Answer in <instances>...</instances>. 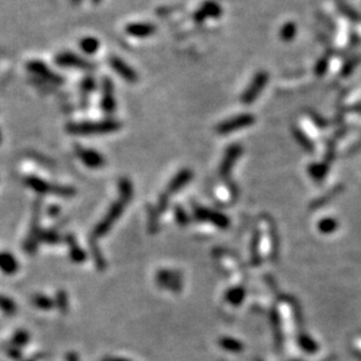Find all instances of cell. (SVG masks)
<instances>
[{"instance_id": "6da1fadb", "label": "cell", "mask_w": 361, "mask_h": 361, "mask_svg": "<svg viewBox=\"0 0 361 361\" xmlns=\"http://www.w3.org/2000/svg\"><path fill=\"white\" fill-rule=\"evenodd\" d=\"M120 189H121L120 200L112 205V208L109 209V211L107 212V215L103 217V219L98 224L97 228H95L93 231V239H98L102 237L103 235H106L107 232L110 230V228L113 227V224L115 223L117 219H119V217L123 211L124 206L127 205L129 200H130L132 189H131V184L129 183V180L127 179L121 180Z\"/></svg>"}, {"instance_id": "7a4b0ae2", "label": "cell", "mask_w": 361, "mask_h": 361, "mask_svg": "<svg viewBox=\"0 0 361 361\" xmlns=\"http://www.w3.org/2000/svg\"><path fill=\"white\" fill-rule=\"evenodd\" d=\"M121 127L115 120H103L98 122H75L68 124L67 130L74 135H94L107 134L117 130Z\"/></svg>"}, {"instance_id": "3957f363", "label": "cell", "mask_w": 361, "mask_h": 361, "mask_svg": "<svg viewBox=\"0 0 361 361\" xmlns=\"http://www.w3.org/2000/svg\"><path fill=\"white\" fill-rule=\"evenodd\" d=\"M25 183L26 186H28L31 189H33L39 194H53L64 197L73 196V195L75 194V190L72 189V188L50 184L47 183L46 180H43L39 177H34V176H29V177L26 178Z\"/></svg>"}, {"instance_id": "277c9868", "label": "cell", "mask_w": 361, "mask_h": 361, "mask_svg": "<svg viewBox=\"0 0 361 361\" xmlns=\"http://www.w3.org/2000/svg\"><path fill=\"white\" fill-rule=\"evenodd\" d=\"M27 69L29 73H32L39 81L51 83V84H61L64 82V79L57 73L50 69L49 66L43 64L42 61L32 60L27 64Z\"/></svg>"}, {"instance_id": "5b68a950", "label": "cell", "mask_w": 361, "mask_h": 361, "mask_svg": "<svg viewBox=\"0 0 361 361\" xmlns=\"http://www.w3.org/2000/svg\"><path fill=\"white\" fill-rule=\"evenodd\" d=\"M55 64L64 68H79L83 71H92L95 66L86 59L73 52H61L55 57Z\"/></svg>"}, {"instance_id": "8992f818", "label": "cell", "mask_w": 361, "mask_h": 361, "mask_svg": "<svg viewBox=\"0 0 361 361\" xmlns=\"http://www.w3.org/2000/svg\"><path fill=\"white\" fill-rule=\"evenodd\" d=\"M268 81V74L266 72L260 71L258 72L257 74L253 77L252 82L250 83V86L248 89H246L242 95V102L246 103H252L258 98V95L261 93V91L264 89L265 84L267 83Z\"/></svg>"}, {"instance_id": "52a82bcc", "label": "cell", "mask_w": 361, "mask_h": 361, "mask_svg": "<svg viewBox=\"0 0 361 361\" xmlns=\"http://www.w3.org/2000/svg\"><path fill=\"white\" fill-rule=\"evenodd\" d=\"M109 65L113 68V71L117 73L124 81H127L129 83L138 82L139 75L127 62H124L122 59L119 57H110L109 58Z\"/></svg>"}, {"instance_id": "ba28073f", "label": "cell", "mask_w": 361, "mask_h": 361, "mask_svg": "<svg viewBox=\"0 0 361 361\" xmlns=\"http://www.w3.org/2000/svg\"><path fill=\"white\" fill-rule=\"evenodd\" d=\"M253 122H255V119H253L251 114H243V115L236 116L234 119L227 120L225 122L220 123L218 128H217V131L220 132V134H227V132H231L238 130V129L251 126Z\"/></svg>"}, {"instance_id": "9c48e42d", "label": "cell", "mask_w": 361, "mask_h": 361, "mask_svg": "<svg viewBox=\"0 0 361 361\" xmlns=\"http://www.w3.org/2000/svg\"><path fill=\"white\" fill-rule=\"evenodd\" d=\"M102 110L107 114L114 113L116 107V101L114 98V84L109 77H103L102 80Z\"/></svg>"}, {"instance_id": "30bf717a", "label": "cell", "mask_w": 361, "mask_h": 361, "mask_svg": "<svg viewBox=\"0 0 361 361\" xmlns=\"http://www.w3.org/2000/svg\"><path fill=\"white\" fill-rule=\"evenodd\" d=\"M75 153L77 155V157L83 162V164L89 168H93V169L101 168L102 165L105 164L103 157L98 152H95V150L82 148V147L76 146Z\"/></svg>"}, {"instance_id": "8fae6325", "label": "cell", "mask_w": 361, "mask_h": 361, "mask_svg": "<svg viewBox=\"0 0 361 361\" xmlns=\"http://www.w3.org/2000/svg\"><path fill=\"white\" fill-rule=\"evenodd\" d=\"M222 14V9L218 4L212 2V0H208L203 5L201 6V9L195 13L194 19L197 23H203L206 18H219Z\"/></svg>"}, {"instance_id": "7c38bea8", "label": "cell", "mask_w": 361, "mask_h": 361, "mask_svg": "<svg viewBox=\"0 0 361 361\" xmlns=\"http://www.w3.org/2000/svg\"><path fill=\"white\" fill-rule=\"evenodd\" d=\"M126 33L135 38H147L156 32V26L149 23H132L126 26Z\"/></svg>"}, {"instance_id": "4fadbf2b", "label": "cell", "mask_w": 361, "mask_h": 361, "mask_svg": "<svg viewBox=\"0 0 361 361\" xmlns=\"http://www.w3.org/2000/svg\"><path fill=\"white\" fill-rule=\"evenodd\" d=\"M19 268V263L12 253L0 252V270L6 275L16 274Z\"/></svg>"}, {"instance_id": "5bb4252c", "label": "cell", "mask_w": 361, "mask_h": 361, "mask_svg": "<svg viewBox=\"0 0 361 361\" xmlns=\"http://www.w3.org/2000/svg\"><path fill=\"white\" fill-rule=\"evenodd\" d=\"M66 241H67L69 245V252H71L72 259L74 260L75 263H82V261L86 259V253L77 245L75 238L73 237V236H67Z\"/></svg>"}, {"instance_id": "9a60e30c", "label": "cell", "mask_w": 361, "mask_h": 361, "mask_svg": "<svg viewBox=\"0 0 361 361\" xmlns=\"http://www.w3.org/2000/svg\"><path fill=\"white\" fill-rule=\"evenodd\" d=\"M80 49L88 55L95 54L100 49V41L94 36H84L80 40Z\"/></svg>"}, {"instance_id": "2e32d148", "label": "cell", "mask_w": 361, "mask_h": 361, "mask_svg": "<svg viewBox=\"0 0 361 361\" xmlns=\"http://www.w3.org/2000/svg\"><path fill=\"white\" fill-rule=\"evenodd\" d=\"M297 34V25L293 21H289V23L284 24L281 28V38L283 41L289 42L291 40L294 39V36Z\"/></svg>"}, {"instance_id": "e0dca14e", "label": "cell", "mask_w": 361, "mask_h": 361, "mask_svg": "<svg viewBox=\"0 0 361 361\" xmlns=\"http://www.w3.org/2000/svg\"><path fill=\"white\" fill-rule=\"evenodd\" d=\"M198 215L200 217H204V218H208V220H211L217 225L225 228L228 225V219L225 217L220 215V213H216V212H209V211H198Z\"/></svg>"}, {"instance_id": "ac0fdd59", "label": "cell", "mask_w": 361, "mask_h": 361, "mask_svg": "<svg viewBox=\"0 0 361 361\" xmlns=\"http://www.w3.org/2000/svg\"><path fill=\"white\" fill-rule=\"evenodd\" d=\"M33 303L36 307L41 309H51L55 306V301L49 297L43 296V294H36V296L33 297Z\"/></svg>"}, {"instance_id": "d6986e66", "label": "cell", "mask_w": 361, "mask_h": 361, "mask_svg": "<svg viewBox=\"0 0 361 361\" xmlns=\"http://www.w3.org/2000/svg\"><path fill=\"white\" fill-rule=\"evenodd\" d=\"M0 311L5 312L6 314L12 315L17 311L16 303L13 300H11L10 298L0 296Z\"/></svg>"}, {"instance_id": "ffe728a7", "label": "cell", "mask_w": 361, "mask_h": 361, "mask_svg": "<svg viewBox=\"0 0 361 361\" xmlns=\"http://www.w3.org/2000/svg\"><path fill=\"white\" fill-rule=\"evenodd\" d=\"M60 241V236L55 231H41L39 236V242L47 243V244H57Z\"/></svg>"}, {"instance_id": "44dd1931", "label": "cell", "mask_w": 361, "mask_h": 361, "mask_svg": "<svg viewBox=\"0 0 361 361\" xmlns=\"http://www.w3.org/2000/svg\"><path fill=\"white\" fill-rule=\"evenodd\" d=\"M29 340V334L26 331H18L12 338V345L14 347H23Z\"/></svg>"}, {"instance_id": "7402d4cb", "label": "cell", "mask_w": 361, "mask_h": 361, "mask_svg": "<svg viewBox=\"0 0 361 361\" xmlns=\"http://www.w3.org/2000/svg\"><path fill=\"white\" fill-rule=\"evenodd\" d=\"M95 86H97V82H95L93 76H86L81 82V91H82L83 94L89 95L92 92L94 91Z\"/></svg>"}, {"instance_id": "603a6c76", "label": "cell", "mask_w": 361, "mask_h": 361, "mask_svg": "<svg viewBox=\"0 0 361 361\" xmlns=\"http://www.w3.org/2000/svg\"><path fill=\"white\" fill-rule=\"evenodd\" d=\"M220 345L225 349H228V351L231 352H241L243 348L241 342L236 341L234 339H223V340L220 341Z\"/></svg>"}, {"instance_id": "cb8c5ba5", "label": "cell", "mask_w": 361, "mask_h": 361, "mask_svg": "<svg viewBox=\"0 0 361 361\" xmlns=\"http://www.w3.org/2000/svg\"><path fill=\"white\" fill-rule=\"evenodd\" d=\"M55 305L57 306L62 309V311L66 312L67 311V308H68V299H67V296H66V293L65 292H58L57 294V300H55Z\"/></svg>"}, {"instance_id": "d4e9b609", "label": "cell", "mask_w": 361, "mask_h": 361, "mask_svg": "<svg viewBox=\"0 0 361 361\" xmlns=\"http://www.w3.org/2000/svg\"><path fill=\"white\" fill-rule=\"evenodd\" d=\"M299 342H300L301 347L306 349V351H308V352H315L317 346H315L314 342H313L309 338H307V337H300Z\"/></svg>"}, {"instance_id": "484cf974", "label": "cell", "mask_w": 361, "mask_h": 361, "mask_svg": "<svg viewBox=\"0 0 361 361\" xmlns=\"http://www.w3.org/2000/svg\"><path fill=\"white\" fill-rule=\"evenodd\" d=\"M327 65H329V60H327V58L320 59V60L317 62V65H315V74L317 75L325 74V72L327 69Z\"/></svg>"}, {"instance_id": "4316f807", "label": "cell", "mask_w": 361, "mask_h": 361, "mask_svg": "<svg viewBox=\"0 0 361 361\" xmlns=\"http://www.w3.org/2000/svg\"><path fill=\"white\" fill-rule=\"evenodd\" d=\"M243 296H244V292H243V290L236 289L235 291H231L229 296H228V299H229L231 303L237 304V303H239V301H241Z\"/></svg>"}, {"instance_id": "83f0119b", "label": "cell", "mask_w": 361, "mask_h": 361, "mask_svg": "<svg viewBox=\"0 0 361 361\" xmlns=\"http://www.w3.org/2000/svg\"><path fill=\"white\" fill-rule=\"evenodd\" d=\"M335 224L333 220H324V222L320 224V230L322 231H332L334 229Z\"/></svg>"}, {"instance_id": "f1b7e54d", "label": "cell", "mask_w": 361, "mask_h": 361, "mask_svg": "<svg viewBox=\"0 0 361 361\" xmlns=\"http://www.w3.org/2000/svg\"><path fill=\"white\" fill-rule=\"evenodd\" d=\"M7 353H9V355L11 356V358H13V359H20L21 358V354H20V351H18V348L17 347H13V348H10L9 351H7Z\"/></svg>"}, {"instance_id": "f546056e", "label": "cell", "mask_w": 361, "mask_h": 361, "mask_svg": "<svg viewBox=\"0 0 361 361\" xmlns=\"http://www.w3.org/2000/svg\"><path fill=\"white\" fill-rule=\"evenodd\" d=\"M66 361H79V356H77L76 353L71 352L66 356Z\"/></svg>"}, {"instance_id": "4dcf8cb0", "label": "cell", "mask_w": 361, "mask_h": 361, "mask_svg": "<svg viewBox=\"0 0 361 361\" xmlns=\"http://www.w3.org/2000/svg\"><path fill=\"white\" fill-rule=\"evenodd\" d=\"M71 2L74 4V5H77V4L81 3V0H71Z\"/></svg>"}, {"instance_id": "1f68e13d", "label": "cell", "mask_w": 361, "mask_h": 361, "mask_svg": "<svg viewBox=\"0 0 361 361\" xmlns=\"http://www.w3.org/2000/svg\"><path fill=\"white\" fill-rule=\"evenodd\" d=\"M109 361H128V360H124V359H110Z\"/></svg>"}, {"instance_id": "d6a6232c", "label": "cell", "mask_w": 361, "mask_h": 361, "mask_svg": "<svg viewBox=\"0 0 361 361\" xmlns=\"http://www.w3.org/2000/svg\"><path fill=\"white\" fill-rule=\"evenodd\" d=\"M92 2H93V3L95 4V5H98V4H99V3H100V2H101V0H92Z\"/></svg>"}, {"instance_id": "836d02e7", "label": "cell", "mask_w": 361, "mask_h": 361, "mask_svg": "<svg viewBox=\"0 0 361 361\" xmlns=\"http://www.w3.org/2000/svg\"><path fill=\"white\" fill-rule=\"evenodd\" d=\"M0 142H2V131H0Z\"/></svg>"}]
</instances>
